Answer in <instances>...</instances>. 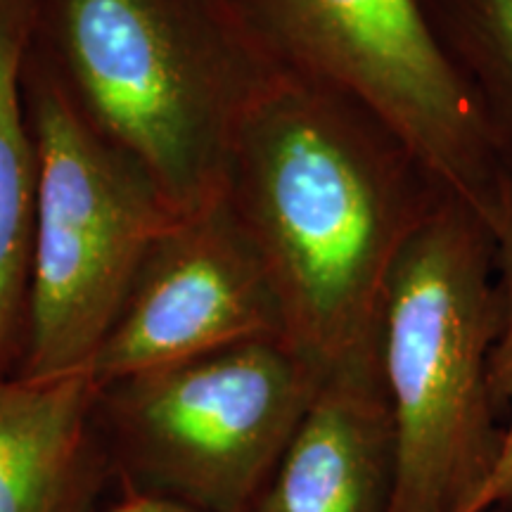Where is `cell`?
Instances as JSON below:
<instances>
[{"mask_svg": "<svg viewBox=\"0 0 512 512\" xmlns=\"http://www.w3.org/2000/svg\"><path fill=\"white\" fill-rule=\"evenodd\" d=\"M446 197L373 112L275 72L240 114L221 190L273 287L283 339L323 377L380 347L389 273Z\"/></svg>", "mask_w": 512, "mask_h": 512, "instance_id": "6da1fadb", "label": "cell"}, {"mask_svg": "<svg viewBox=\"0 0 512 512\" xmlns=\"http://www.w3.org/2000/svg\"><path fill=\"white\" fill-rule=\"evenodd\" d=\"M29 57L176 216L221 200L266 69L216 0H36Z\"/></svg>", "mask_w": 512, "mask_h": 512, "instance_id": "7a4b0ae2", "label": "cell"}, {"mask_svg": "<svg viewBox=\"0 0 512 512\" xmlns=\"http://www.w3.org/2000/svg\"><path fill=\"white\" fill-rule=\"evenodd\" d=\"M501 328L489 221L446 197L389 273L380 368L396 437L392 512H460L489 477L503 425L491 392Z\"/></svg>", "mask_w": 512, "mask_h": 512, "instance_id": "3957f363", "label": "cell"}, {"mask_svg": "<svg viewBox=\"0 0 512 512\" xmlns=\"http://www.w3.org/2000/svg\"><path fill=\"white\" fill-rule=\"evenodd\" d=\"M320 382L283 337L93 382L112 484L200 512H252Z\"/></svg>", "mask_w": 512, "mask_h": 512, "instance_id": "277c9868", "label": "cell"}, {"mask_svg": "<svg viewBox=\"0 0 512 512\" xmlns=\"http://www.w3.org/2000/svg\"><path fill=\"white\" fill-rule=\"evenodd\" d=\"M266 72L342 93L494 226L512 174L425 0H216Z\"/></svg>", "mask_w": 512, "mask_h": 512, "instance_id": "5b68a950", "label": "cell"}, {"mask_svg": "<svg viewBox=\"0 0 512 512\" xmlns=\"http://www.w3.org/2000/svg\"><path fill=\"white\" fill-rule=\"evenodd\" d=\"M36 147L29 328L19 377L88 375L145 249L174 211L128 159L83 124L27 53Z\"/></svg>", "mask_w": 512, "mask_h": 512, "instance_id": "8992f818", "label": "cell"}, {"mask_svg": "<svg viewBox=\"0 0 512 512\" xmlns=\"http://www.w3.org/2000/svg\"><path fill=\"white\" fill-rule=\"evenodd\" d=\"M259 337H283L278 302L219 200L155 235L88 377L112 382Z\"/></svg>", "mask_w": 512, "mask_h": 512, "instance_id": "52a82bcc", "label": "cell"}, {"mask_svg": "<svg viewBox=\"0 0 512 512\" xmlns=\"http://www.w3.org/2000/svg\"><path fill=\"white\" fill-rule=\"evenodd\" d=\"M394 420L380 347L320 382L252 512H392Z\"/></svg>", "mask_w": 512, "mask_h": 512, "instance_id": "ba28073f", "label": "cell"}, {"mask_svg": "<svg viewBox=\"0 0 512 512\" xmlns=\"http://www.w3.org/2000/svg\"><path fill=\"white\" fill-rule=\"evenodd\" d=\"M86 373L0 377V512H100L112 467Z\"/></svg>", "mask_w": 512, "mask_h": 512, "instance_id": "9c48e42d", "label": "cell"}, {"mask_svg": "<svg viewBox=\"0 0 512 512\" xmlns=\"http://www.w3.org/2000/svg\"><path fill=\"white\" fill-rule=\"evenodd\" d=\"M36 0H0V377L19 373L29 328V254L36 147L24 64Z\"/></svg>", "mask_w": 512, "mask_h": 512, "instance_id": "30bf717a", "label": "cell"}, {"mask_svg": "<svg viewBox=\"0 0 512 512\" xmlns=\"http://www.w3.org/2000/svg\"><path fill=\"white\" fill-rule=\"evenodd\" d=\"M425 8L512 174V0H425Z\"/></svg>", "mask_w": 512, "mask_h": 512, "instance_id": "8fae6325", "label": "cell"}, {"mask_svg": "<svg viewBox=\"0 0 512 512\" xmlns=\"http://www.w3.org/2000/svg\"><path fill=\"white\" fill-rule=\"evenodd\" d=\"M491 230L496 242V278L501 297V328L491 351V392L498 415L508 408V422L503 425L501 451L489 477L460 512H512V181Z\"/></svg>", "mask_w": 512, "mask_h": 512, "instance_id": "7c38bea8", "label": "cell"}, {"mask_svg": "<svg viewBox=\"0 0 512 512\" xmlns=\"http://www.w3.org/2000/svg\"><path fill=\"white\" fill-rule=\"evenodd\" d=\"M100 512H200V510L190 508V505L169 501V498L143 494V491L131 489V486L112 484L110 494H107Z\"/></svg>", "mask_w": 512, "mask_h": 512, "instance_id": "4fadbf2b", "label": "cell"}]
</instances>
